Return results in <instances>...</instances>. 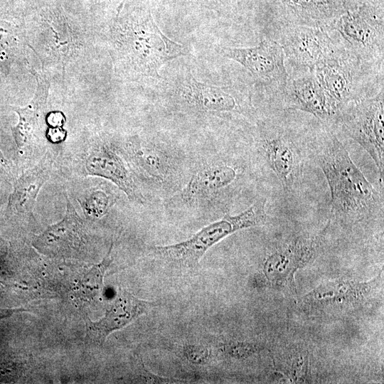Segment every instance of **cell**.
Wrapping results in <instances>:
<instances>
[{"mask_svg":"<svg viewBox=\"0 0 384 384\" xmlns=\"http://www.w3.org/2000/svg\"><path fill=\"white\" fill-rule=\"evenodd\" d=\"M316 159L329 186L331 210L343 223L369 217L383 205V198L352 161L348 151L332 133L321 137Z\"/></svg>","mask_w":384,"mask_h":384,"instance_id":"6da1fadb","label":"cell"},{"mask_svg":"<svg viewBox=\"0 0 384 384\" xmlns=\"http://www.w3.org/2000/svg\"><path fill=\"white\" fill-rule=\"evenodd\" d=\"M115 61L134 79L160 78L169 60L185 54L183 46L168 38L155 22L151 9H142L122 23H114Z\"/></svg>","mask_w":384,"mask_h":384,"instance_id":"7a4b0ae2","label":"cell"},{"mask_svg":"<svg viewBox=\"0 0 384 384\" xmlns=\"http://www.w3.org/2000/svg\"><path fill=\"white\" fill-rule=\"evenodd\" d=\"M313 71L340 116L350 102L371 97L369 93H372L377 81L375 73L383 72V67L361 60L339 41L336 49L317 64Z\"/></svg>","mask_w":384,"mask_h":384,"instance_id":"3957f363","label":"cell"},{"mask_svg":"<svg viewBox=\"0 0 384 384\" xmlns=\"http://www.w3.org/2000/svg\"><path fill=\"white\" fill-rule=\"evenodd\" d=\"M266 199L260 198L239 214L226 213L220 220L203 228L190 238L173 245L155 246L151 250L169 264L187 268L198 265L205 253L226 236L242 229L264 224L267 218Z\"/></svg>","mask_w":384,"mask_h":384,"instance_id":"277c9868","label":"cell"},{"mask_svg":"<svg viewBox=\"0 0 384 384\" xmlns=\"http://www.w3.org/2000/svg\"><path fill=\"white\" fill-rule=\"evenodd\" d=\"M361 60L383 67V4L361 1L325 26Z\"/></svg>","mask_w":384,"mask_h":384,"instance_id":"5b68a950","label":"cell"},{"mask_svg":"<svg viewBox=\"0 0 384 384\" xmlns=\"http://www.w3.org/2000/svg\"><path fill=\"white\" fill-rule=\"evenodd\" d=\"M174 97L183 110L198 114L227 113L250 117L255 112L249 94L232 86L198 81L191 73L177 80Z\"/></svg>","mask_w":384,"mask_h":384,"instance_id":"8992f818","label":"cell"},{"mask_svg":"<svg viewBox=\"0 0 384 384\" xmlns=\"http://www.w3.org/2000/svg\"><path fill=\"white\" fill-rule=\"evenodd\" d=\"M346 134L370 156L383 183L384 175V89L348 104L338 120Z\"/></svg>","mask_w":384,"mask_h":384,"instance_id":"52a82bcc","label":"cell"},{"mask_svg":"<svg viewBox=\"0 0 384 384\" xmlns=\"http://www.w3.org/2000/svg\"><path fill=\"white\" fill-rule=\"evenodd\" d=\"M242 176L236 164L215 160L201 164L191 178L169 201V207L198 208L235 189Z\"/></svg>","mask_w":384,"mask_h":384,"instance_id":"ba28073f","label":"cell"},{"mask_svg":"<svg viewBox=\"0 0 384 384\" xmlns=\"http://www.w3.org/2000/svg\"><path fill=\"white\" fill-rule=\"evenodd\" d=\"M284 58L293 73L311 70L331 55L338 38L324 27L282 26L280 38Z\"/></svg>","mask_w":384,"mask_h":384,"instance_id":"9c48e42d","label":"cell"},{"mask_svg":"<svg viewBox=\"0 0 384 384\" xmlns=\"http://www.w3.org/2000/svg\"><path fill=\"white\" fill-rule=\"evenodd\" d=\"M221 53L242 65L256 82L281 95L284 92L288 72L283 49L278 41L266 37L255 46L223 47Z\"/></svg>","mask_w":384,"mask_h":384,"instance_id":"30bf717a","label":"cell"},{"mask_svg":"<svg viewBox=\"0 0 384 384\" xmlns=\"http://www.w3.org/2000/svg\"><path fill=\"white\" fill-rule=\"evenodd\" d=\"M259 134L258 146L262 156L284 190L290 191L302 174L300 150L291 136L283 130L264 127Z\"/></svg>","mask_w":384,"mask_h":384,"instance_id":"8fae6325","label":"cell"},{"mask_svg":"<svg viewBox=\"0 0 384 384\" xmlns=\"http://www.w3.org/2000/svg\"><path fill=\"white\" fill-rule=\"evenodd\" d=\"M360 0H272L282 26L324 27Z\"/></svg>","mask_w":384,"mask_h":384,"instance_id":"7c38bea8","label":"cell"},{"mask_svg":"<svg viewBox=\"0 0 384 384\" xmlns=\"http://www.w3.org/2000/svg\"><path fill=\"white\" fill-rule=\"evenodd\" d=\"M284 107L300 110L324 121H338L339 115L317 81L314 71L292 73L282 92Z\"/></svg>","mask_w":384,"mask_h":384,"instance_id":"4fadbf2b","label":"cell"},{"mask_svg":"<svg viewBox=\"0 0 384 384\" xmlns=\"http://www.w3.org/2000/svg\"><path fill=\"white\" fill-rule=\"evenodd\" d=\"M326 228L319 233L297 236L282 243L272 251L265 260L264 271L270 279L277 272L274 280H282L284 272L286 281H293V274L307 264L319 253L323 245Z\"/></svg>","mask_w":384,"mask_h":384,"instance_id":"5bb4252c","label":"cell"},{"mask_svg":"<svg viewBox=\"0 0 384 384\" xmlns=\"http://www.w3.org/2000/svg\"><path fill=\"white\" fill-rule=\"evenodd\" d=\"M124 148L127 157L138 173L151 183L164 185L174 178L176 159L169 149L137 138L129 139Z\"/></svg>","mask_w":384,"mask_h":384,"instance_id":"9a60e30c","label":"cell"},{"mask_svg":"<svg viewBox=\"0 0 384 384\" xmlns=\"http://www.w3.org/2000/svg\"><path fill=\"white\" fill-rule=\"evenodd\" d=\"M82 221L67 199L64 218L36 236L33 245L41 253L52 257H71L84 242Z\"/></svg>","mask_w":384,"mask_h":384,"instance_id":"2e32d148","label":"cell"},{"mask_svg":"<svg viewBox=\"0 0 384 384\" xmlns=\"http://www.w3.org/2000/svg\"><path fill=\"white\" fill-rule=\"evenodd\" d=\"M155 306L154 302L139 299L120 289L105 316L98 321L87 323L86 341L101 346L112 331L123 328Z\"/></svg>","mask_w":384,"mask_h":384,"instance_id":"e0dca14e","label":"cell"},{"mask_svg":"<svg viewBox=\"0 0 384 384\" xmlns=\"http://www.w3.org/2000/svg\"><path fill=\"white\" fill-rule=\"evenodd\" d=\"M85 167L88 174L113 182L130 200L142 201L128 167L122 158L107 145L91 149L85 158Z\"/></svg>","mask_w":384,"mask_h":384,"instance_id":"ac0fdd59","label":"cell"},{"mask_svg":"<svg viewBox=\"0 0 384 384\" xmlns=\"http://www.w3.org/2000/svg\"><path fill=\"white\" fill-rule=\"evenodd\" d=\"M373 281L360 283L353 280H337L323 284L306 294L304 303L316 309L356 305L369 296Z\"/></svg>","mask_w":384,"mask_h":384,"instance_id":"d6986e66","label":"cell"},{"mask_svg":"<svg viewBox=\"0 0 384 384\" xmlns=\"http://www.w3.org/2000/svg\"><path fill=\"white\" fill-rule=\"evenodd\" d=\"M38 87L31 102L24 107L11 106L18 117L17 124L12 127V134L18 149L31 145L38 137L39 118L44 108L48 93V82L36 75Z\"/></svg>","mask_w":384,"mask_h":384,"instance_id":"ffe728a7","label":"cell"},{"mask_svg":"<svg viewBox=\"0 0 384 384\" xmlns=\"http://www.w3.org/2000/svg\"><path fill=\"white\" fill-rule=\"evenodd\" d=\"M52 161L48 155L41 161L27 170L16 181L10 197L9 207L23 214L32 215L37 196L50 177Z\"/></svg>","mask_w":384,"mask_h":384,"instance_id":"44dd1931","label":"cell"},{"mask_svg":"<svg viewBox=\"0 0 384 384\" xmlns=\"http://www.w3.org/2000/svg\"><path fill=\"white\" fill-rule=\"evenodd\" d=\"M112 203L111 196L103 189H96L87 195L81 202L85 214L91 218L104 216Z\"/></svg>","mask_w":384,"mask_h":384,"instance_id":"7402d4cb","label":"cell"},{"mask_svg":"<svg viewBox=\"0 0 384 384\" xmlns=\"http://www.w3.org/2000/svg\"><path fill=\"white\" fill-rule=\"evenodd\" d=\"M184 352L187 358L191 362L196 363H205L208 359L210 354L207 348L195 346H187L185 348Z\"/></svg>","mask_w":384,"mask_h":384,"instance_id":"603a6c76","label":"cell"},{"mask_svg":"<svg viewBox=\"0 0 384 384\" xmlns=\"http://www.w3.org/2000/svg\"><path fill=\"white\" fill-rule=\"evenodd\" d=\"M225 352L233 356H243L255 352L257 347L250 343H238L235 344L224 345L221 348Z\"/></svg>","mask_w":384,"mask_h":384,"instance_id":"cb8c5ba5","label":"cell"},{"mask_svg":"<svg viewBox=\"0 0 384 384\" xmlns=\"http://www.w3.org/2000/svg\"><path fill=\"white\" fill-rule=\"evenodd\" d=\"M49 138L53 142H60L65 136V132L61 128H55L48 132Z\"/></svg>","mask_w":384,"mask_h":384,"instance_id":"d4e9b609","label":"cell"},{"mask_svg":"<svg viewBox=\"0 0 384 384\" xmlns=\"http://www.w3.org/2000/svg\"><path fill=\"white\" fill-rule=\"evenodd\" d=\"M64 122L63 115L60 112H52L49 114L48 122L53 126H60Z\"/></svg>","mask_w":384,"mask_h":384,"instance_id":"484cf974","label":"cell"},{"mask_svg":"<svg viewBox=\"0 0 384 384\" xmlns=\"http://www.w3.org/2000/svg\"><path fill=\"white\" fill-rule=\"evenodd\" d=\"M217 0H184L185 3L191 4H198L204 6H210L213 5Z\"/></svg>","mask_w":384,"mask_h":384,"instance_id":"4316f807","label":"cell"}]
</instances>
